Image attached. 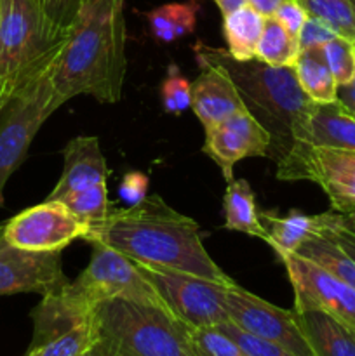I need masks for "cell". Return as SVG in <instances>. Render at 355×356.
<instances>
[{
  "mask_svg": "<svg viewBox=\"0 0 355 356\" xmlns=\"http://www.w3.org/2000/svg\"><path fill=\"white\" fill-rule=\"evenodd\" d=\"M310 16L324 21L340 37L355 42V0H298Z\"/></svg>",
  "mask_w": 355,
  "mask_h": 356,
  "instance_id": "cell-27",
  "label": "cell"
},
{
  "mask_svg": "<svg viewBox=\"0 0 355 356\" xmlns=\"http://www.w3.org/2000/svg\"><path fill=\"white\" fill-rule=\"evenodd\" d=\"M47 17L63 28H72L84 6V0H37Z\"/></svg>",
  "mask_w": 355,
  "mask_h": 356,
  "instance_id": "cell-35",
  "label": "cell"
},
{
  "mask_svg": "<svg viewBox=\"0 0 355 356\" xmlns=\"http://www.w3.org/2000/svg\"><path fill=\"white\" fill-rule=\"evenodd\" d=\"M204 131L205 143L202 152L219 167L226 183L233 179V167L240 160L249 156L268 159L270 134L246 108Z\"/></svg>",
  "mask_w": 355,
  "mask_h": 356,
  "instance_id": "cell-14",
  "label": "cell"
},
{
  "mask_svg": "<svg viewBox=\"0 0 355 356\" xmlns=\"http://www.w3.org/2000/svg\"><path fill=\"white\" fill-rule=\"evenodd\" d=\"M277 179L310 181L320 186L334 212L355 216V152L294 141L277 163Z\"/></svg>",
  "mask_w": 355,
  "mask_h": 356,
  "instance_id": "cell-8",
  "label": "cell"
},
{
  "mask_svg": "<svg viewBox=\"0 0 355 356\" xmlns=\"http://www.w3.org/2000/svg\"><path fill=\"white\" fill-rule=\"evenodd\" d=\"M230 322L239 329L282 346L296 356H315L296 312L282 309L233 284L226 291Z\"/></svg>",
  "mask_w": 355,
  "mask_h": 356,
  "instance_id": "cell-11",
  "label": "cell"
},
{
  "mask_svg": "<svg viewBox=\"0 0 355 356\" xmlns=\"http://www.w3.org/2000/svg\"><path fill=\"white\" fill-rule=\"evenodd\" d=\"M226 334V336L232 337L244 351L249 356H296L291 351L284 350L282 346L274 343H268V341L260 339V337L253 336V334L246 332V330L239 329L237 325H233L232 322H225L221 325H216Z\"/></svg>",
  "mask_w": 355,
  "mask_h": 356,
  "instance_id": "cell-32",
  "label": "cell"
},
{
  "mask_svg": "<svg viewBox=\"0 0 355 356\" xmlns=\"http://www.w3.org/2000/svg\"><path fill=\"white\" fill-rule=\"evenodd\" d=\"M33 339L24 356H84L96 348V308L70 287L42 296L31 312Z\"/></svg>",
  "mask_w": 355,
  "mask_h": 356,
  "instance_id": "cell-6",
  "label": "cell"
},
{
  "mask_svg": "<svg viewBox=\"0 0 355 356\" xmlns=\"http://www.w3.org/2000/svg\"><path fill=\"white\" fill-rule=\"evenodd\" d=\"M284 2L285 0H247V3H249L254 10H258V13L265 17L274 16L275 10H277V7Z\"/></svg>",
  "mask_w": 355,
  "mask_h": 356,
  "instance_id": "cell-39",
  "label": "cell"
},
{
  "mask_svg": "<svg viewBox=\"0 0 355 356\" xmlns=\"http://www.w3.org/2000/svg\"><path fill=\"white\" fill-rule=\"evenodd\" d=\"M292 68L299 87L313 103H331L338 99V83L324 59L322 49L301 51Z\"/></svg>",
  "mask_w": 355,
  "mask_h": 356,
  "instance_id": "cell-24",
  "label": "cell"
},
{
  "mask_svg": "<svg viewBox=\"0 0 355 356\" xmlns=\"http://www.w3.org/2000/svg\"><path fill=\"white\" fill-rule=\"evenodd\" d=\"M90 245L93 256L89 264L68 284L73 294L94 308L110 299H129L164 308L155 287L136 261L103 243L94 242Z\"/></svg>",
  "mask_w": 355,
  "mask_h": 356,
  "instance_id": "cell-9",
  "label": "cell"
},
{
  "mask_svg": "<svg viewBox=\"0 0 355 356\" xmlns=\"http://www.w3.org/2000/svg\"><path fill=\"white\" fill-rule=\"evenodd\" d=\"M315 356H355V330L322 312H296Z\"/></svg>",
  "mask_w": 355,
  "mask_h": 356,
  "instance_id": "cell-20",
  "label": "cell"
},
{
  "mask_svg": "<svg viewBox=\"0 0 355 356\" xmlns=\"http://www.w3.org/2000/svg\"><path fill=\"white\" fill-rule=\"evenodd\" d=\"M267 17L254 10L249 3L223 16V35L226 51L237 61H251L256 58V47L263 33Z\"/></svg>",
  "mask_w": 355,
  "mask_h": 356,
  "instance_id": "cell-22",
  "label": "cell"
},
{
  "mask_svg": "<svg viewBox=\"0 0 355 356\" xmlns=\"http://www.w3.org/2000/svg\"><path fill=\"white\" fill-rule=\"evenodd\" d=\"M334 37H336V33L324 21L317 19V17L308 14V19L305 21V24H303L301 31L298 35L299 49L301 51H306V49H319L329 40H333Z\"/></svg>",
  "mask_w": 355,
  "mask_h": 356,
  "instance_id": "cell-36",
  "label": "cell"
},
{
  "mask_svg": "<svg viewBox=\"0 0 355 356\" xmlns=\"http://www.w3.org/2000/svg\"><path fill=\"white\" fill-rule=\"evenodd\" d=\"M101 356H195L190 327L166 308L129 299H110L96 306Z\"/></svg>",
  "mask_w": 355,
  "mask_h": 356,
  "instance_id": "cell-5",
  "label": "cell"
},
{
  "mask_svg": "<svg viewBox=\"0 0 355 356\" xmlns=\"http://www.w3.org/2000/svg\"><path fill=\"white\" fill-rule=\"evenodd\" d=\"M59 202L66 205L77 218L87 226H94L103 222L111 212V202L108 200V184L101 183L87 190L68 193Z\"/></svg>",
  "mask_w": 355,
  "mask_h": 356,
  "instance_id": "cell-28",
  "label": "cell"
},
{
  "mask_svg": "<svg viewBox=\"0 0 355 356\" xmlns=\"http://www.w3.org/2000/svg\"><path fill=\"white\" fill-rule=\"evenodd\" d=\"M338 101L345 104L352 113H355V79L345 86H338Z\"/></svg>",
  "mask_w": 355,
  "mask_h": 356,
  "instance_id": "cell-38",
  "label": "cell"
},
{
  "mask_svg": "<svg viewBox=\"0 0 355 356\" xmlns=\"http://www.w3.org/2000/svg\"><path fill=\"white\" fill-rule=\"evenodd\" d=\"M139 266L155 287L164 308L190 329H204L230 322L226 291L232 285L207 280L197 275L157 270L143 264Z\"/></svg>",
  "mask_w": 355,
  "mask_h": 356,
  "instance_id": "cell-10",
  "label": "cell"
},
{
  "mask_svg": "<svg viewBox=\"0 0 355 356\" xmlns=\"http://www.w3.org/2000/svg\"><path fill=\"white\" fill-rule=\"evenodd\" d=\"M294 291V312H322L355 330V289L298 254L278 257Z\"/></svg>",
  "mask_w": 355,
  "mask_h": 356,
  "instance_id": "cell-13",
  "label": "cell"
},
{
  "mask_svg": "<svg viewBox=\"0 0 355 356\" xmlns=\"http://www.w3.org/2000/svg\"><path fill=\"white\" fill-rule=\"evenodd\" d=\"M70 284L63 273L61 252H31L0 243V298L14 294L47 296Z\"/></svg>",
  "mask_w": 355,
  "mask_h": 356,
  "instance_id": "cell-15",
  "label": "cell"
},
{
  "mask_svg": "<svg viewBox=\"0 0 355 356\" xmlns=\"http://www.w3.org/2000/svg\"><path fill=\"white\" fill-rule=\"evenodd\" d=\"M160 97L166 113L180 115L191 108V83L176 65L167 68V75L160 86Z\"/></svg>",
  "mask_w": 355,
  "mask_h": 356,
  "instance_id": "cell-31",
  "label": "cell"
},
{
  "mask_svg": "<svg viewBox=\"0 0 355 356\" xmlns=\"http://www.w3.org/2000/svg\"><path fill=\"white\" fill-rule=\"evenodd\" d=\"M195 56L197 61L218 65L228 73L244 108L270 134L268 159L281 162L294 141L296 124L313 104L299 87L294 68H275L256 58L237 61L225 49L204 44H197Z\"/></svg>",
  "mask_w": 355,
  "mask_h": 356,
  "instance_id": "cell-3",
  "label": "cell"
},
{
  "mask_svg": "<svg viewBox=\"0 0 355 356\" xmlns=\"http://www.w3.org/2000/svg\"><path fill=\"white\" fill-rule=\"evenodd\" d=\"M200 75L191 82V110L204 129L219 124L244 104L228 73L218 65L198 61Z\"/></svg>",
  "mask_w": 355,
  "mask_h": 356,
  "instance_id": "cell-18",
  "label": "cell"
},
{
  "mask_svg": "<svg viewBox=\"0 0 355 356\" xmlns=\"http://www.w3.org/2000/svg\"><path fill=\"white\" fill-rule=\"evenodd\" d=\"M271 17H275L292 37L298 38L303 24L308 19V13H306V9L298 0H285L284 3H281L277 7V10H275V14Z\"/></svg>",
  "mask_w": 355,
  "mask_h": 356,
  "instance_id": "cell-37",
  "label": "cell"
},
{
  "mask_svg": "<svg viewBox=\"0 0 355 356\" xmlns=\"http://www.w3.org/2000/svg\"><path fill=\"white\" fill-rule=\"evenodd\" d=\"M214 2L218 6V9L221 10L223 16H225V14H230L233 10L240 9L242 6H246L247 0H214Z\"/></svg>",
  "mask_w": 355,
  "mask_h": 356,
  "instance_id": "cell-40",
  "label": "cell"
},
{
  "mask_svg": "<svg viewBox=\"0 0 355 356\" xmlns=\"http://www.w3.org/2000/svg\"><path fill=\"white\" fill-rule=\"evenodd\" d=\"M190 343L195 356H249L219 327L190 329Z\"/></svg>",
  "mask_w": 355,
  "mask_h": 356,
  "instance_id": "cell-29",
  "label": "cell"
},
{
  "mask_svg": "<svg viewBox=\"0 0 355 356\" xmlns=\"http://www.w3.org/2000/svg\"><path fill=\"white\" fill-rule=\"evenodd\" d=\"M0 9H2V0H0Z\"/></svg>",
  "mask_w": 355,
  "mask_h": 356,
  "instance_id": "cell-42",
  "label": "cell"
},
{
  "mask_svg": "<svg viewBox=\"0 0 355 356\" xmlns=\"http://www.w3.org/2000/svg\"><path fill=\"white\" fill-rule=\"evenodd\" d=\"M299 42L275 17H267L256 47V59L275 68H292L298 59Z\"/></svg>",
  "mask_w": 355,
  "mask_h": 356,
  "instance_id": "cell-26",
  "label": "cell"
},
{
  "mask_svg": "<svg viewBox=\"0 0 355 356\" xmlns=\"http://www.w3.org/2000/svg\"><path fill=\"white\" fill-rule=\"evenodd\" d=\"M52 66L54 63L0 110V205L7 181L24 162L37 132L65 104L52 83Z\"/></svg>",
  "mask_w": 355,
  "mask_h": 356,
  "instance_id": "cell-7",
  "label": "cell"
},
{
  "mask_svg": "<svg viewBox=\"0 0 355 356\" xmlns=\"http://www.w3.org/2000/svg\"><path fill=\"white\" fill-rule=\"evenodd\" d=\"M198 9H200V0L173 2L155 7L145 14L150 33L160 44H171L194 33Z\"/></svg>",
  "mask_w": 355,
  "mask_h": 356,
  "instance_id": "cell-23",
  "label": "cell"
},
{
  "mask_svg": "<svg viewBox=\"0 0 355 356\" xmlns=\"http://www.w3.org/2000/svg\"><path fill=\"white\" fill-rule=\"evenodd\" d=\"M72 28L56 24L37 0H2L0 110L58 59Z\"/></svg>",
  "mask_w": 355,
  "mask_h": 356,
  "instance_id": "cell-4",
  "label": "cell"
},
{
  "mask_svg": "<svg viewBox=\"0 0 355 356\" xmlns=\"http://www.w3.org/2000/svg\"><path fill=\"white\" fill-rule=\"evenodd\" d=\"M84 356H101V355L97 353L96 350H93V351H89V353H87V355H84Z\"/></svg>",
  "mask_w": 355,
  "mask_h": 356,
  "instance_id": "cell-41",
  "label": "cell"
},
{
  "mask_svg": "<svg viewBox=\"0 0 355 356\" xmlns=\"http://www.w3.org/2000/svg\"><path fill=\"white\" fill-rule=\"evenodd\" d=\"M148 184L150 177L146 176L141 170H129V172L124 174L120 184H118V198L124 202L127 207H132V205H138L145 200L148 195Z\"/></svg>",
  "mask_w": 355,
  "mask_h": 356,
  "instance_id": "cell-34",
  "label": "cell"
},
{
  "mask_svg": "<svg viewBox=\"0 0 355 356\" xmlns=\"http://www.w3.org/2000/svg\"><path fill=\"white\" fill-rule=\"evenodd\" d=\"M324 233L343 247L355 259V216L326 212V228Z\"/></svg>",
  "mask_w": 355,
  "mask_h": 356,
  "instance_id": "cell-33",
  "label": "cell"
},
{
  "mask_svg": "<svg viewBox=\"0 0 355 356\" xmlns=\"http://www.w3.org/2000/svg\"><path fill=\"white\" fill-rule=\"evenodd\" d=\"M296 254L319 264L324 270H327L334 277L355 289V259L326 233H320V235L306 240L296 250Z\"/></svg>",
  "mask_w": 355,
  "mask_h": 356,
  "instance_id": "cell-25",
  "label": "cell"
},
{
  "mask_svg": "<svg viewBox=\"0 0 355 356\" xmlns=\"http://www.w3.org/2000/svg\"><path fill=\"white\" fill-rule=\"evenodd\" d=\"M320 49L338 86H345L355 79V42L336 35Z\"/></svg>",
  "mask_w": 355,
  "mask_h": 356,
  "instance_id": "cell-30",
  "label": "cell"
},
{
  "mask_svg": "<svg viewBox=\"0 0 355 356\" xmlns=\"http://www.w3.org/2000/svg\"><path fill=\"white\" fill-rule=\"evenodd\" d=\"M260 219L267 229V243L277 257L296 254L306 240L324 233L326 228V212L308 216L299 211H289V214L281 216L277 211H261Z\"/></svg>",
  "mask_w": 355,
  "mask_h": 356,
  "instance_id": "cell-19",
  "label": "cell"
},
{
  "mask_svg": "<svg viewBox=\"0 0 355 356\" xmlns=\"http://www.w3.org/2000/svg\"><path fill=\"white\" fill-rule=\"evenodd\" d=\"M84 240L111 247L143 266L235 284L207 254L197 222L169 207L159 195L132 207L111 209L103 222L87 229Z\"/></svg>",
  "mask_w": 355,
  "mask_h": 356,
  "instance_id": "cell-1",
  "label": "cell"
},
{
  "mask_svg": "<svg viewBox=\"0 0 355 356\" xmlns=\"http://www.w3.org/2000/svg\"><path fill=\"white\" fill-rule=\"evenodd\" d=\"M89 226L63 202L45 200L19 212L3 225L9 245L31 252H63L65 247L86 236Z\"/></svg>",
  "mask_w": 355,
  "mask_h": 356,
  "instance_id": "cell-12",
  "label": "cell"
},
{
  "mask_svg": "<svg viewBox=\"0 0 355 356\" xmlns=\"http://www.w3.org/2000/svg\"><path fill=\"white\" fill-rule=\"evenodd\" d=\"M65 165L58 184L49 193V200H59L65 195L87 190L106 183L110 176L106 159L96 136H77L63 149Z\"/></svg>",
  "mask_w": 355,
  "mask_h": 356,
  "instance_id": "cell-17",
  "label": "cell"
},
{
  "mask_svg": "<svg viewBox=\"0 0 355 356\" xmlns=\"http://www.w3.org/2000/svg\"><path fill=\"white\" fill-rule=\"evenodd\" d=\"M125 70L124 0H84L68 42L52 66L56 92L63 103L82 94L100 103H117Z\"/></svg>",
  "mask_w": 355,
  "mask_h": 356,
  "instance_id": "cell-2",
  "label": "cell"
},
{
  "mask_svg": "<svg viewBox=\"0 0 355 356\" xmlns=\"http://www.w3.org/2000/svg\"><path fill=\"white\" fill-rule=\"evenodd\" d=\"M223 211H225L226 229L256 236V238L267 242V229L261 225L256 197L246 179L230 181L225 191V198H223Z\"/></svg>",
  "mask_w": 355,
  "mask_h": 356,
  "instance_id": "cell-21",
  "label": "cell"
},
{
  "mask_svg": "<svg viewBox=\"0 0 355 356\" xmlns=\"http://www.w3.org/2000/svg\"><path fill=\"white\" fill-rule=\"evenodd\" d=\"M292 136L294 141L306 145L355 152V113L338 99L313 103L296 124Z\"/></svg>",
  "mask_w": 355,
  "mask_h": 356,
  "instance_id": "cell-16",
  "label": "cell"
}]
</instances>
